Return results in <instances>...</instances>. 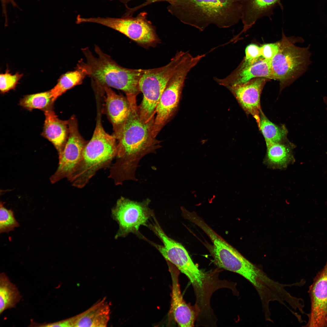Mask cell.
I'll use <instances>...</instances> for the list:
<instances>
[{
  "label": "cell",
  "instance_id": "9a60e30c",
  "mask_svg": "<svg viewBox=\"0 0 327 327\" xmlns=\"http://www.w3.org/2000/svg\"><path fill=\"white\" fill-rule=\"evenodd\" d=\"M167 263L172 281L170 310L173 317L179 326L193 327L197 317L196 309L183 298L179 281V271L173 264Z\"/></svg>",
  "mask_w": 327,
  "mask_h": 327
},
{
  "label": "cell",
  "instance_id": "3957f363",
  "mask_svg": "<svg viewBox=\"0 0 327 327\" xmlns=\"http://www.w3.org/2000/svg\"><path fill=\"white\" fill-rule=\"evenodd\" d=\"M81 50L88 67V77L97 90L103 91L108 87L122 91L126 97L137 96L140 92L139 82L146 69L123 67L96 45L94 50L97 56L87 47Z\"/></svg>",
  "mask_w": 327,
  "mask_h": 327
},
{
  "label": "cell",
  "instance_id": "83f0119b",
  "mask_svg": "<svg viewBox=\"0 0 327 327\" xmlns=\"http://www.w3.org/2000/svg\"><path fill=\"white\" fill-rule=\"evenodd\" d=\"M280 45L279 41L263 45L261 46V56L267 60L271 61L278 53Z\"/></svg>",
  "mask_w": 327,
  "mask_h": 327
},
{
  "label": "cell",
  "instance_id": "4316f807",
  "mask_svg": "<svg viewBox=\"0 0 327 327\" xmlns=\"http://www.w3.org/2000/svg\"><path fill=\"white\" fill-rule=\"evenodd\" d=\"M77 315L58 322L52 323H38L31 320L30 326L34 327H74Z\"/></svg>",
  "mask_w": 327,
  "mask_h": 327
},
{
  "label": "cell",
  "instance_id": "7402d4cb",
  "mask_svg": "<svg viewBox=\"0 0 327 327\" xmlns=\"http://www.w3.org/2000/svg\"><path fill=\"white\" fill-rule=\"evenodd\" d=\"M21 296L17 286L6 274H0V314L7 309L15 307Z\"/></svg>",
  "mask_w": 327,
  "mask_h": 327
},
{
  "label": "cell",
  "instance_id": "277c9868",
  "mask_svg": "<svg viewBox=\"0 0 327 327\" xmlns=\"http://www.w3.org/2000/svg\"><path fill=\"white\" fill-rule=\"evenodd\" d=\"M97 114L92 137L85 145L78 164L67 178L73 186L79 188L84 187L99 170L109 166L116 156L117 138L106 132L100 112Z\"/></svg>",
  "mask_w": 327,
  "mask_h": 327
},
{
  "label": "cell",
  "instance_id": "ffe728a7",
  "mask_svg": "<svg viewBox=\"0 0 327 327\" xmlns=\"http://www.w3.org/2000/svg\"><path fill=\"white\" fill-rule=\"evenodd\" d=\"M89 74L88 65L82 60H80L75 69L62 75L55 86L50 91L53 101L67 90L81 84Z\"/></svg>",
  "mask_w": 327,
  "mask_h": 327
},
{
  "label": "cell",
  "instance_id": "ac0fdd59",
  "mask_svg": "<svg viewBox=\"0 0 327 327\" xmlns=\"http://www.w3.org/2000/svg\"><path fill=\"white\" fill-rule=\"evenodd\" d=\"M45 116L42 135L50 141L57 150L59 156L62 153L68 134V122L59 119L52 107L44 111Z\"/></svg>",
  "mask_w": 327,
  "mask_h": 327
},
{
  "label": "cell",
  "instance_id": "52a82bcc",
  "mask_svg": "<svg viewBox=\"0 0 327 327\" xmlns=\"http://www.w3.org/2000/svg\"><path fill=\"white\" fill-rule=\"evenodd\" d=\"M283 31L279 51L270 61L273 79L279 81L282 87L290 84L299 78L310 64L309 46L301 48L294 45Z\"/></svg>",
  "mask_w": 327,
  "mask_h": 327
},
{
  "label": "cell",
  "instance_id": "44dd1931",
  "mask_svg": "<svg viewBox=\"0 0 327 327\" xmlns=\"http://www.w3.org/2000/svg\"><path fill=\"white\" fill-rule=\"evenodd\" d=\"M266 143L267 149L265 160L270 167L282 169L294 160L291 147L281 142Z\"/></svg>",
  "mask_w": 327,
  "mask_h": 327
},
{
  "label": "cell",
  "instance_id": "9c48e42d",
  "mask_svg": "<svg viewBox=\"0 0 327 327\" xmlns=\"http://www.w3.org/2000/svg\"><path fill=\"white\" fill-rule=\"evenodd\" d=\"M149 226L160 238L163 245L152 244L167 261L185 274L193 287H197L202 284L207 278V273L200 269L193 263L183 246L168 237L156 220Z\"/></svg>",
  "mask_w": 327,
  "mask_h": 327
},
{
  "label": "cell",
  "instance_id": "8992f818",
  "mask_svg": "<svg viewBox=\"0 0 327 327\" xmlns=\"http://www.w3.org/2000/svg\"><path fill=\"white\" fill-rule=\"evenodd\" d=\"M185 52L177 51L170 61L159 68L146 69L139 82L143 100L138 106L141 118L147 122L155 117L156 106L169 79L183 59Z\"/></svg>",
  "mask_w": 327,
  "mask_h": 327
},
{
  "label": "cell",
  "instance_id": "ba28073f",
  "mask_svg": "<svg viewBox=\"0 0 327 327\" xmlns=\"http://www.w3.org/2000/svg\"><path fill=\"white\" fill-rule=\"evenodd\" d=\"M147 15L146 12H142L135 17L124 15L120 18H82L81 21L106 26L123 34L140 45L148 47L155 46L160 40L155 27L147 19Z\"/></svg>",
  "mask_w": 327,
  "mask_h": 327
},
{
  "label": "cell",
  "instance_id": "603a6c76",
  "mask_svg": "<svg viewBox=\"0 0 327 327\" xmlns=\"http://www.w3.org/2000/svg\"><path fill=\"white\" fill-rule=\"evenodd\" d=\"M259 127L266 142H281L287 134V131L284 126L279 127L270 121L262 111Z\"/></svg>",
  "mask_w": 327,
  "mask_h": 327
},
{
  "label": "cell",
  "instance_id": "2e32d148",
  "mask_svg": "<svg viewBox=\"0 0 327 327\" xmlns=\"http://www.w3.org/2000/svg\"><path fill=\"white\" fill-rule=\"evenodd\" d=\"M241 20L243 28L236 35L239 38L243 33L251 28L259 19L264 17L270 18L275 8L279 6L282 10L283 7L281 0H239Z\"/></svg>",
  "mask_w": 327,
  "mask_h": 327
},
{
  "label": "cell",
  "instance_id": "5b68a950",
  "mask_svg": "<svg viewBox=\"0 0 327 327\" xmlns=\"http://www.w3.org/2000/svg\"><path fill=\"white\" fill-rule=\"evenodd\" d=\"M201 59L200 55L193 56L186 51L182 60L169 79L156 108L152 131L154 137H156L174 115L178 106L187 76Z\"/></svg>",
  "mask_w": 327,
  "mask_h": 327
},
{
  "label": "cell",
  "instance_id": "cb8c5ba5",
  "mask_svg": "<svg viewBox=\"0 0 327 327\" xmlns=\"http://www.w3.org/2000/svg\"><path fill=\"white\" fill-rule=\"evenodd\" d=\"M53 103L49 91L25 95L20 100L19 104L29 110L37 109L45 111L52 107Z\"/></svg>",
  "mask_w": 327,
  "mask_h": 327
},
{
  "label": "cell",
  "instance_id": "5bb4252c",
  "mask_svg": "<svg viewBox=\"0 0 327 327\" xmlns=\"http://www.w3.org/2000/svg\"><path fill=\"white\" fill-rule=\"evenodd\" d=\"M269 80L265 78H256L243 84L227 87L244 111L255 119L259 127L261 111L260 95L264 85Z\"/></svg>",
  "mask_w": 327,
  "mask_h": 327
},
{
  "label": "cell",
  "instance_id": "f546056e",
  "mask_svg": "<svg viewBox=\"0 0 327 327\" xmlns=\"http://www.w3.org/2000/svg\"><path fill=\"white\" fill-rule=\"evenodd\" d=\"M121 2L124 3L125 5L127 6V3L133 0H119ZM145 0V2L143 4L140 5L138 6H137L134 8H127V12L126 13L128 15H132L133 13L136 11V10L140 9V8L143 7H144L146 6L147 5L150 4L151 3L159 2L162 1H166L169 2L170 0Z\"/></svg>",
  "mask_w": 327,
  "mask_h": 327
},
{
  "label": "cell",
  "instance_id": "7a4b0ae2",
  "mask_svg": "<svg viewBox=\"0 0 327 327\" xmlns=\"http://www.w3.org/2000/svg\"><path fill=\"white\" fill-rule=\"evenodd\" d=\"M168 11L200 31L214 25L230 27L241 20L239 0H170Z\"/></svg>",
  "mask_w": 327,
  "mask_h": 327
},
{
  "label": "cell",
  "instance_id": "e0dca14e",
  "mask_svg": "<svg viewBox=\"0 0 327 327\" xmlns=\"http://www.w3.org/2000/svg\"><path fill=\"white\" fill-rule=\"evenodd\" d=\"M105 103L107 114L113 126L114 134H117L127 119L130 111L127 98L117 94L111 88L104 87Z\"/></svg>",
  "mask_w": 327,
  "mask_h": 327
},
{
  "label": "cell",
  "instance_id": "8fae6325",
  "mask_svg": "<svg viewBox=\"0 0 327 327\" xmlns=\"http://www.w3.org/2000/svg\"><path fill=\"white\" fill-rule=\"evenodd\" d=\"M68 134L63 151L59 156L58 168L50 178L54 183L73 173L81 159L83 149L88 141L85 140L79 131L78 121L73 115L68 120Z\"/></svg>",
  "mask_w": 327,
  "mask_h": 327
},
{
  "label": "cell",
  "instance_id": "f1b7e54d",
  "mask_svg": "<svg viewBox=\"0 0 327 327\" xmlns=\"http://www.w3.org/2000/svg\"><path fill=\"white\" fill-rule=\"evenodd\" d=\"M245 56L244 58L249 60H252L261 57V46L257 45L251 44L248 45L245 50Z\"/></svg>",
  "mask_w": 327,
  "mask_h": 327
},
{
  "label": "cell",
  "instance_id": "30bf717a",
  "mask_svg": "<svg viewBox=\"0 0 327 327\" xmlns=\"http://www.w3.org/2000/svg\"><path fill=\"white\" fill-rule=\"evenodd\" d=\"M149 199L138 202L121 197L112 209L113 218L118 223L119 229L115 237L125 236L130 233H138L141 226H148L153 212L149 206Z\"/></svg>",
  "mask_w": 327,
  "mask_h": 327
},
{
  "label": "cell",
  "instance_id": "484cf974",
  "mask_svg": "<svg viewBox=\"0 0 327 327\" xmlns=\"http://www.w3.org/2000/svg\"><path fill=\"white\" fill-rule=\"evenodd\" d=\"M23 74L17 72L12 74L7 71L0 75V90L1 92L4 93L14 89Z\"/></svg>",
  "mask_w": 327,
  "mask_h": 327
},
{
  "label": "cell",
  "instance_id": "d6986e66",
  "mask_svg": "<svg viewBox=\"0 0 327 327\" xmlns=\"http://www.w3.org/2000/svg\"><path fill=\"white\" fill-rule=\"evenodd\" d=\"M110 314V306L104 298L86 311L77 315L74 327H106L109 321Z\"/></svg>",
  "mask_w": 327,
  "mask_h": 327
},
{
  "label": "cell",
  "instance_id": "7c38bea8",
  "mask_svg": "<svg viewBox=\"0 0 327 327\" xmlns=\"http://www.w3.org/2000/svg\"><path fill=\"white\" fill-rule=\"evenodd\" d=\"M309 293L311 308L306 326L327 327V260L314 278Z\"/></svg>",
  "mask_w": 327,
  "mask_h": 327
},
{
  "label": "cell",
  "instance_id": "4dcf8cb0",
  "mask_svg": "<svg viewBox=\"0 0 327 327\" xmlns=\"http://www.w3.org/2000/svg\"><path fill=\"white\" fill-rule=\"evenodd\" d=\"M323 101L326 106V109L327 111V96L323 97Z\"/></svg>",
  "mask_w": 327,
  "mask_h": 327
},
{
  "label": "cell",
  "instance_id": "6da1fadb",
  "mask_svg": "<svg viewBox=\"0 0 327 327\" xmlns=\"http://www.w3.org/2000/svg\"><path fill=\"white\" fill-rule=\"evenodd\" d=\"M130 105L128 116L117 134L116 160L111 167V176L121 183L137 181L135 173L138 163L145 155L155 153L160 141L152 133L154 119L147 122L141 118L136 96L126 97Z\"/></svg>",
  "mask_w": 327,
  "mask_h": 327
},
{
  "label": "cell",
  "instance_id": "d4e9b609",
  "mask_svg": "<svg viewBox=\"0 0 327 327\" xmlns=\"http://www.w3.org/2000/svg\"><path fill=\"white\" fill-rule=\"evenodd\" d=\"M0 208V233H8L20 226L15 217L13 211L5 207L1 202Z\"/></svg>",
  "mask_w": 327,
  "mask_h": 327
},
{
  "label": "cell",
  "instance_id": "4fadbf2b",
  "mask_svg": "<svg viewBox=\"0 0 327 327\" xmlns=\"http://www.w3.org/2000/svg\"><path fill=\"white\" fill-rule=\"evenodd\" d=\"M273 79L270 61L262 57L252 60L243 59L232 73L223 78H214L219 84L226 87L246 83L256 78Z\"/></svg>",
  "mask_w": 327,
  "mask_h": 327
}]
</instances>
